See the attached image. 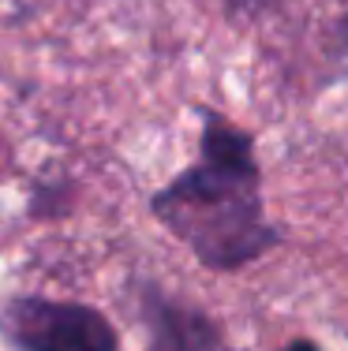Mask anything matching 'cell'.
<instances>
[{
  "label": "cell",
  "instance_id": "6da1fadb",
  "mask_svg": "<svg viewBox=\"0 0 348 351\" xmlns=\"http://www.w3.org/2000/svg\"><path fill=\"white\" fill-rule=\"evenodd\" d=\"M154 213L210 269H236L277 243L259 202L251 138L221 116L202 123V161L154 195Z\"/></svg>",
  "mask_w": 348,
  "mask_h": 351
},
{
  "label": "cell",
  "instance_id": "3957f363",
  "mask_svg": "<svg viewBox=\"0 0 348 351\" xmlns=\"http://www.w3.org/2000/svg\"><path fill=\"white\" fill-rule=\"evenodd\" d=\"M139 317L150 337L154 351H229L221 329L192 306L165 299L161 291L146 288L139 295Z\"/></svg>",
  "mask_w": 348,
  "mask_h": 351
},
{
  "label": "cell",
  "instance_id": "7a4b0ae2",
  "mask_svg": "<svg viewBox=\"0 0 348 351\" xmlns=\"http://www.w3.org/2000/svg\"><path fill=\"white\" fill-rule=\"evenodd\" d=\"M0 337L19 351H120L109 317L86 303L15 295L0 303Z\"/></svg>",
  "mask_w": 348,
  "mask_h": 351
},
{
  "label": "cell",
  "instance_id": "277c9868",
  "mask_svg": "<svg viewBox=\"0 0 348 351\" xmlns=\"http://www.w3.org/2000/svg\"><path fill=\"white\" fill-rule=\"evenodd\" d=\"M281 351H318V348H314L311 340H292V344H288V348H281Z\"/></svg>",
  "mask_w": 348,
  "mask_h": 351
}]
</instances>
